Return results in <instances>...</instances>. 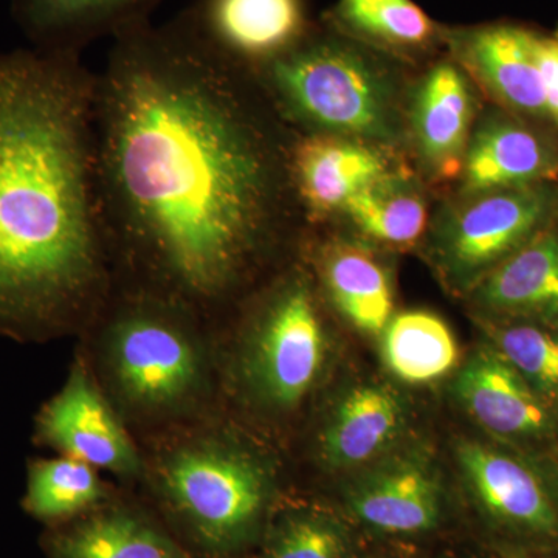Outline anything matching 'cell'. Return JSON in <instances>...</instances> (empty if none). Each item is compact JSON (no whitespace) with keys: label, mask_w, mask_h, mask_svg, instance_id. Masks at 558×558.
Instances as JSON below:
<instances>
[{"label":"cell","mask_w":558,"mask_h":558,"mask_svg":"<svg viewBox=\"0 0 558 558\" xmlns=\"http://www.w3.org/2000/svg\"><path fill=\"white\" fill-rule=\"evenodd\" d=\"M95 78V180L109 263L190 310L227 303L299 226L290 130L247 70L182 13L113 36Z\"/></svg>","instance_id":"1"},{"label":"cell","mask_w":558,"mask_h":558,"mask_svg":"<svg viewBox=\"0 0 558 558\" xmlns=\"http://www.w3.org/2000/svg\"><path fill=\"white\" fill-rule=\"evenodd\" d=\"M95 78L81 54L0 53V332L62 328L108 288Z\"/></svg>","instance_id":"2"},{"label":"cell","mask_w":558,"mask_h":558,"mask_svg":"<svg viewBox=\"0 0 558 558\" xmlns=\"http://www.w3.org/2000/svg\"><path fill=\"white\" fill-rule=\"evenodd\" d=\"M248 73L290 131L376 146L398 135L387 70L368 46L332 28H312L295 47Z\"/></svg>","instance_id":"3"},{"label":"cell","mask_w":558,"mask_h":558,"mask_svg":"<svg viewBox=\"0 0 558 558\" xmlns=\"http://www.w3.org/2000/svg\"><path fill=\"white\" fill-rule=\"evenodd\" d=\"M161 492L202 548L230 556L248 545L266 519L269 473L248 451L218 439L186 444L165 459Z\"/></svg>","instance_id":"4"},{"label":"cell","mask_w":558,"mask_h":558,"mask_svg":"<svg viewBox=\"0 0 558 558\" xmlns=\"http://www.w3.org/2000/svg\"><path fill=\"white\" fill-rule=\"evenodd\" d=\"M185 307L131 293L106 328L113 379L132 405L163 410L185 402L201 384L202 362Z\"/></svg>","instance_id":"5"},{"label":"cell","mask_w":558,"mask_h":558,"mask_svg":"<svg viewBox=\"0 0 558 558\" xmlns=\"http://www.w3.org/2000/svg\"><path fill=\"white\" fill-rule=\"evenodd\" d=\"M271 284L253 314L247 376L264 403L289 411L317 387L328 337L314 282L303 267H292Z\"/></svg>","instance_id":"6"},{"label":"cell","mask_w":558,"mask_h":558,"mask_svg":"<svg viewBox=\"0 0 558 558\" xmlns=\"http://www.w3.org/2000/svg\"><path fill=\"white\" fill-rule=\"evenodd\" d=\"M558 191L548 183L462 194L433 230L436 269L449 288L472 292L481 279L550 226Z\"/></svg>","instance_id":"7"},{"label":"cell","mask_w":558,"mask_h":558,"mask_svg":"<svg viewBox=\"0 0 558 558\" xmlns=\"http://www.w3.org/2000/svg\"><path fill=\"white\" fill-rule=\"evenodd\" d=\"M454 454L505 549H558V461L481 439H459Z\"/></svg>","instance_id":"8"},{"label":"cell","mask_w":558,"mask_h":558,"mask_svg":"<svg viewBox=\"0 0 558 558\" xmlns=\"http://www.w3.org/2000/svg\"><path fill=\"white\" fill-rule=\"evenodd\" d=\"M454 392L470 416L497 442L558 461V410L490 344L476 349L461 366Z\"/></svg>","instance_id":"9"},{"label":"cell","mask_w":558,"mask_h":558,"mask_svg":"<svg viewBox=\"0 0 558 558\" xmlns=\"http://www.w3.org/2000/svg\"><path fill=\"white\" fill-rule=\"evenodd\" d=\"M351 515L373 531L417 535L439 526L444 490L435 462L418 450L389 451L344 492Z\"/></svg>","instance_id":"10"},{"label":"cell","mask_w":558,"mask_h":558,"mask_svg":"<svg viewBox=\"0 0 558 558\" xmlns=\"http://www.w3.org/2000/svg\"><path fill=\"white\" fill-rule=\"evenodd\" d=\"M182 14L209 49L247 72L281 57L314 28L306 0H196Z\"/></svg>","instance_id":"11"},{"label":"cell","mask_w":558,"mask_h":558,"mask_svg":"<svg viewBox=\"0 0 558 558\" xmlns=\"http://www.w3.org/2000/svg\"><path fill=\"white\" fill-rule=\"evenodd\" d=\"M289 178L304 220L340 215L344 204L391 171L379 146L317 132L290 131Z\"/></svg>","instance_id":"12"},{"label":"cell","mask_w":558,"mask_h":558,"mask_svg":"<svg viewBox=\"0 0 558 558\" xmlns=\"http://www.w3.org/2000/svg\"><path fill=\"white\" fill-rule=\"evenodd\" d=\"M36 438L94 469L121 475L138 470L131 439L81 365L72 369L61 391L40 410Z\"/></svg>","instance_id":"13"},{"label":"cell","mask_w":558,"mask_h":558,"mask_svg":"<svg viewBox=\"0 0 558 558\" xmlns=\"http://www.w3.org/2000/svg\"><path fill=\"white\" fill-rule=\"evenodd\" d=\"M534 32L494 24L444 33L454 61L506 108L546 119Z\"/></svg>","instance_id":"14"},{"label":"cell","mask_w":558,"mask_h":558,"mask_svg":"<svg viewBox=\"0 0 558 558\" xmlns=\"http://www.w3.org/2000/svg\"><path fill=\"white\" fill-rule=\"evenodd\" d=\"M475 113L472 81L457 61L438 62L425 73L411 102L410 130L422 163L436 179L461 174Z\"/></svg>","instance_id":"15"},{"label":"cell","mask_w":558,"mask_h":558,"mask_svg":"<svg viewBox=\"0 0 558 558\" xmlns=\"http://www.w3.org/2000/svg\"><path fill=\"white\" fill-rule=\"evenodd\" d=\"M462 194L548 183L558 150L519 121L488 117L472 132L461 170Z\"/></svg>","instance_id":"16"},{"label":"cell","mask_w":558,"mask_h":558,"mask_svg":"<svg viewBox=\"0 0 558 558\" xmlns=\"http://www.w3.org/2000/svg\"><path fill=\"white\" fill-rule=\"evenodd\" d=\"M160 0H11V14L33 49L81 54L105 36L149 21Z\"/></svg>","instance_id":"17"},{"label":"cell","mask_w":558,"mask_h":558,"mask_svg":"<svg viewBox=\"0 0 558 558\" xmlns=\"http://www.w3.org/2000/svg\"><path fill=\"white\" fill-rule=\"evenodd\" d=\"M395 388L363 384L349 389L319 436V458L332 470L363 469L389 453L405 425Z\"/></svg>","instance_id":"18"},{"label":"cell","mask_w":558,"mask_h":558,"mask_svg":"<svg viewBox=\"0 0 558 558\" xmlns=\"http://www.w3.org/2000/svg\"><path fill=\"white\" fill-rule=\"evenodd\" d=\"M488 318L558 326V229L549 226L502 260L472 290Z\"/></svg>","instance_id":"19"},{"label":"cell","mask_w":558,"mask_h":558,"mask_svg":"<svg viewBox=\"0 0 558 558\" xmlns=\"http://www.w3.org/2000/svg\"><path fill=\"white\" fill-rule=\"evenodd\" d=\"M315 258L323 288L337 311L362 332L380 336L395 310L384 263L363 245L341 240L318 245Z\"/></svg>","instance_id":"20"},{"label":"cell","mask_w":558,"mask_h":558,"mask_svg":"<svg viewBox=\"0 0 558 558\" xmlns=\"http://www.w3.org/2000/svg\"><path fill=\"white\" fill-rule=\"evenodd\" d=\"M46 545L50 558H191L159 529L124 510L54 532Z\"/></svg>","instance_id":"21"},{"label":"cell","mask_w":558,"mask_h":558,"mask_svg":"<svg viewBox=\"0 0 558 558\" xmlns=\"http://www.w3.org/2000/svg\"><path fill=\"white\" fill-rule=\"evenodd\" d=\"M341 216L379 244L409 247L428 222L424 194L409 174L391 170L373 180L344 204Z\"/></svg>","instance_id":"22"},{"label":"cell","mask_w":558,"mask_h":558,"mask_svg":"<svg viewBox=\"0 0 558 558\" xmlns=\"http://www.w3.org/2000/svg\"><path fill=\"white\" fill-rule=\"evenodd\" d=\"M328 27L391 53H417L444 38L435 22L411 0H339Z\"/></svg>","instance_id":"23"},{"label":"cell","mask_w":558,"mask_h":558,"mask_svg":"<svg viewBox=\"0 0 558 558\" xmlns=\"http://www.w3.org/2000/svg\"><path fill=\"white\" fill-rule=\"evenodd\" d=\"M380 336L388 369L405 384H432L457 368V339L447 323L432 312L392 315Z\"/></svg>","instance_id":"24"},{"label":"cell","mask_w":558,"mask_h":558,"mask_svg":"<svg viewBox=\"0 0 558 558\" xmlns=\"http://www.w3.org/2000/svg\"><path fill=\"white\" fill-rule=\"evenodd\" d=\"M102 487L92 465L62 457L33 462L22 506L47 524L75 519L100 501Z\"/></svg>","instance_id":"25"},{"label":"cell","mask_w":558,"mask_h":558,"mask_svg":"<svg viewBox=\"0 0 558 558\" xmlns=\"http://www.w3.org/2000/svg\"><path fill=\"white\" fill-rule=\"evenodd\" d=\"M486 323L488 344L558 410V326L513 318Z\"/></svg>","instance_id":"26"},{"label":"cell","mask_w":558,"mask_h":558,"mask_svg":"<svg viewBox=\"0 0 558 558\" xmlns=\"http://www.w3.org/2000/svg\"><path fill=\"white\" fill-rule=\"evenodd\" d=\"M263 558H352L347 529L319 512H295L278 521Z\"/></svg>","instance_id":"27"},{"label":"cell","mask_w":558,"mask_h":558,"mask_svg":"<svg viewBox=\"0 0 558 558\" xmlns=\"http://www.w3.org/2000/svg\"><path fill=\"white\" fill-rule=\"evenodd\" d=\"M532 44L542 81L546 119L558 126V32L548 35L534 32Z\"/></svg>","instance_id":"28"},{"label":"cell","mask_w":558,"mask_h":558,"mask_svg":"<svg viewBox=\"0 0 558 558\" xmlns=\"http://www.w3.org/2000/svg\"><path fill=\"white\" fill-rule=\"evenodd\" d=\"M505 558H558V549H505Z\"/></svg>","instance_id":"29"}]
</instances>
